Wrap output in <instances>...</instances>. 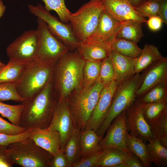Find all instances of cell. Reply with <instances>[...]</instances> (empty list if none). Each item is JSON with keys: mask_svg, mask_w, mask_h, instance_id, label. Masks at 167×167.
Listing matches in <instances>:
<instances>
[{"mask_svg": "<svg viewBox=\"0 0 167 167\" xmlns=\"http://www.w3.org/2000/svg\"><path fill=\"white\" fill-rule=\"evenodd\" d=\"M58 100L54 89L52 77L40 92L20 102L24 108L19 126L26 130L47 129Z\"/></svg>", "mask_w": 167, "mask_h": 167, "instance_id": "1", "label": "cell"}, {"mask_svg": "<svg viewBox=\"0 0 167 167\" xmlns=\"http://www.w3.org/2000/svg\"><path fill=\"white\" fill-rule=\"evenodd\" d=\"M85 62L75 49L66 53L54 64L53 83L59 98H66L74 91L82 88Z\"/></svg>", "mask_w": 167, "mask_h": 167, "instance_id": "2", "label": "cell"}, {"mask_svg": "<svg viewBox=\"0 0 167 167\" xmlns=\"http://www.w3.org/2000/svg\"><path fill=\"white\" fill-rule=\"evenodd\" d=\"M104 85L98 79L90 88L75 90L66 98L77 129L80 131L84 130Z\"/></svg>", "mask_w": 167, "mask_h": 167, "instance_id": "3", "label": "cell"}, {"mask_svg": "<svg viewBox=\"0 0 167 167\" xmlns=\"http://www.w3.org/2000/svg\"><path fill=\"white\" fill-rule=\"evenodd\" d=\"M6 152L14 165L23 167H49L53 157L29 138L9 144Z\"/></svg>", "mask_w": 167, "mask_h": 167, "instance_id": "4", "label": "cell"}, {"mask_svg": "<svg viewBox=\"0 0 167 167\" xmlns=\"http://www.w3.org/2000/svg\"><path fill=\"white\" fill-rule=\"evenodd\" d=\"M54 64L35 61L25 64L16 83L17 92L22 99L31 97L45 86L52 77Z\"/></svg>", "mask_w": 167, "mask_h": 167, "instance_id": "5", "label": "cell"}, {"mask_svg": "<svg viewBox=\"0 0 167 167\" xmlns=\"http://www.w3.org/2000/svg\"><path fill=\"white\" fill-rule=\"evenodd\" d=\"M104 9L103 0H91L71 13L68 21L78 42L84 41L94 32Z\"/></svg>", "mask_w": 167, "mask_h": 167, "instance_id": "6", "label": "cell"}, {"mask_svg": "<svg viewBox=\"0 0 167 167\" xmlns=\"http://www.w3.org/2000/svg\"><path fill=\"white\" fill-rule=\"evenodd\" d=\"M142 73L133 76L119 83L115 93L110 107L102 126L107 128L113 119L131 106L136 99V93L143 79Z\"/></svg>", "mask_w": 167, "mask_h": 167, "instance_id": "7", "label": "cell"}, {"mask_svg": "<svg viewBox=\"0 0 167 167\" xmlns=\"http://www.w3.org/2000/svg\"><path fill=\"white\" fill-rule=\"evenodd\" d=\"M37 23L38 39L34 61L43 64H54L70 50L50 32L43 21L37 18Z\"/></svg>", "mask_w": 167, "mask_h": 167, "instance_id": "8", "label": "cell"}, {"mask_svg": "<svg viewBox=\"0 0 167 167\" xmlns=\"http://www.w3.org/2000/svg\"><path fill=\"white\" fill-rule=\"evenodd\" d=\"M28 7L30 12L43 21L50 32L70 50L76 49L78 42L70 23H64L59 20L41 3L36 6L29 4Z\"/></svg>", "mask_w": 167, "mask_h": 167, "instance_id": "9", "label": "cell"}, {"mask_svg": "<svg viewBox=\"0 0 167 167\" xmlns=\"http://www.w3.org/2000/svg\"><path fill=\"white\" fill-rule=\"evenodd\" d=\"M36 30L25 31L10 44L6 49L9 59L26 64L35 60L38 43Z\"/></svg>", "mask_w": 167, "mask_h": 167, "instance_id": "10", "label": "cell"}, {"mask_svg": "<svg viewBox=\"0 0 167 167\" xmlns=\"http://www.w3.org/2000/svg\"><path fill=\"white\" fill-rule=\"evenodd\" d=\"M47 129L59 132L61 139L60 150L64 151L67 140L78 129L66 98H59L51 123Z\"/></svg>", "mask_w": 167, "mask_h": 167, "instance_id": "11", "label": "cell"}, {"mask_svg": "<svg viewBox=\"0 0 167 167\" xmlns=\"http://www.w3.org/2000/svg\"><path fill=\"white\" fill-rule=\"evenodd\" d=\"M119 84L118 82L114 80L104 85L101 92L97 103L84 130L91 129L96 132L97 130L109 109Z\"/></svg>", "mask_w": 167, "mask_h": 167, "instance_id": "12", "label": "cell"}, {"mask_svg": "<svg viewBox=\"0 0 167 167\" xmlns=\"http://www.w3.org/2000/svg\"><path fill=\"white\" fill-rule=\"evenodd\" d=\"M126 110V126L129 134L142 140L145 143L153 139L150 126L143 117L138 99Z\"/></svg>", "mask_w": 167, "mask_h": 167, "instance_id": "13", "label": "cell"}, {"mask_svg": "<svg viewBox=\"0 0 167 167\" xmlns=\"http://www.w3.org/2000/svg\"><path fill=\"white\" fill-rule=\"evenodd\" d=\"M127 112L125 110L116 117L108 128L106 135L99 143L102 150L106 148L115 147L129 152L126 145V120Z\"/></svg>", "mask_w": 167, "mask_h": 167, "instance_id": "14", "label": "cell"}, {"mask_svg": "<svg viewBox=\"0 0 167 167\" xmlns=\"http://www.w3.org/2000/svg\"><path fill=\"white\" fill-rule=\"evenodd\" d=\"M110 42L101 38L88 37L78 42L76 49L85 61H102L109 57Z\"/></svg>", "mask_w": 167, "mask_h": 167, "instance_id": "15", "label": "cell"}, {"mask_svg": "<svg viewBox=\"0 0 167 167\" xmlns=\"http://www.w3.org/2000/svg\"><path fill=\"white\" fill-rule=\"evenodd\" d=\"M142 72L143 77L136 93V97L138 98L156 84L167 80V58L163 57Z\"/></svg>", "mask_w": 167, "mask_h": 167, "instance_id": "16", "label": "cell"}, {"mask_svg": "<svg viewBox=\"0 0 167 167\" xmlns=\"http://www.w3.org/2000/svg\"><path fill=\"white\" fill-rule=\"evenodd\" d=\"M104 9L121 22L134 21L142 23L147 20L137 12L127 0H103Z\"/></svg>", "mask_w": 167, "mask_h": 167, "instance_id": "17", "label": "cell"}, {"mask_svg": "<svg viewBox=\"0 0 167 167\" xmlns=\"http://www.w3.org/2000/svg\"><path fill=\"white\" fill-rule=\"evenodd\" d=\"M29 130V138L53 156L60 152L61 139L59 132L39 128Z\"/></svg>", "mask_w": 167, "mask_h": 167, "instance_id": "18", "label": "cell"}, {"mask_svg": "<svg viewBox=\"0 0 167 167\" xmlns=\"http://www.w3.org/2000/svg\"><path fill=\"white\" fill-rule=\"evenodd\" d=\"M125 22L116 19L104 9L101 14L95 30L89 37L101 38L111 42L116 37L117 32Z\"/></svg>", "mask_w": 167, "mask_h": 167, "instance_id": "19", "label": "cell"}, {"mask_svg": "<svg viewBox=\"0 0 167 167\" xmlns=\"http://www.w3.org/2000/svg\"><path fill=\"white\" fill-rule=\"evenodd\" d=\"M114 69L115 80L119 83L131 78L135 73L134 58L117 52L112 48L109 56Z\"/></svg>", "mask_w": 167, "mask_h": 167, "instance_id": "20", "label": "cell"}, {"mask_svg": "<svg viewBox=\"0 0 167 167\" xmlns=\"http://www.w3.org/2000/svg\"><path fill=\"white\" fill-rule=\"evenodd\" d=\"M129 153L117 147L106 148L102 149L96 167H125L124 161Z\"/></svg>", "mask_w": 167, "mask_h": 167, "instance_id": "21", "label": "cell"}, {"mask_svg": "<svg viewBox=\"0 0 167 167\" xmlns=\"http://www.w3.org/2000/svg\"><path fill=\"white\" fill-rule=\"evenodd\" d=\"M142 49L140 55L134 59L135 74L140 73L152 64L163 57L158 47L154 45L145 44Z\"/></svg>", "mask_w": 167, "mask_h": 167, "instance_id": "22", "label": "cell"}, {"mask_svg": "<svg viewBox=\"0 0 167 167\" xmlns=\"http://www.w3.org/2000/svg\"><path fill=\"white\" fill-rule=\"evenodd\" d=\"M126 145L128 151L136 156L143 167H149L151 165L148 159L147 144L143 140L131 135L127 131Z\"/></svg>", "mask_w": 167, "mask_h": 167, "instance_id": "23", "label": "cell"}, {"mask_svg": "<svg viewBox=\"0 0 167 167\" xmlns=\"http://www.w3.org/2000/svg\"><path fill=\"white\" fill-rule=\"evenodd\" d=\"M147 144L148 157L150 163L157 167L167 166V148L157 140H150Z\"/></svg>", "mask_w": 167, "mask_h": 167, "instance_id": "24", "label": "cell"}, {"mask_svg": "<svg viewBox=\"0 0 167 167\" xmlns=\"http://www.w3.org/2000/svg\"><path fill=\"white\" fill-rule=\"evenodd\" d=\"M101 139L93 130L80 131L81 157L102 150L99 145Z\"/></svg>", "mask_w": 167, "mask_h": 167, "instance_id": "25", "label": "cell"}, {"mask_svg": "<svg viewBox=\"0 0 167 167\" xmlns=\"http://www.w3.org/2000/svg\"><path fill=\"white\" fill-rule=\"evenodd\" d=\"M143 23L134 21L126 22L118 31L116 37L137 43L144 36L142 29Z\"/></svg>", "mask_w": 167, "mask_h": 167, "instance_id": "26", "label": "cell"}, {"mask_svg": "<svg viewBox=\"0 0 167 167\" xmlns=\"http://www.w3.org/2000/svg\"><path fill=\"white\" fill-rule=\"evenodd\" d=\"M25 64L9 59L6 64L0 68V83L17 82Z\"/></svg>", "mask_w": 167, "mask_h": 167, "instance_id": "27", "label": "cell"}, {"mask_svg": "<svg viewBox=\"0 0 167 167\" xmlns=\"http://www.w3.org/2000/svg\"><path fill=\"white\" fill-rule=\"evenodd\" d=\"M137 99L143 103H167V80L156 84Z\"/></svg>", "mask_w": 167, "mask_h": 167, "instance_id": "28", "label": "cell"}, {"mask_svg": "<svg viewBox=\"0 0 167 167\" xmlns=\"http://www.w3.org/2000/svg\"><path fill=\"white\" fill-rule=\"evenodd\" d=\"M112 48L123 55L133 58L138 57L142 49L137 43L123 38L115 37L111 42Z\"/></svg>", "mask_w": 167, "mask_h": 167, "instance_id": "29", "label": "cell"}, {"mask_svg": "<svg viewBox=\"0 0 167 167\" xmlns=\"http://www.w3.org/2000/svg\"><path fill=\"white\" fill-rule=\"evenodd\" d=\"M64 152L71 167L73 163L81 158L80 130H76L67 140Z\"/></svg>", "mask_w": 167, "mask_h": 167, "instance_id": "30", "label": "cell"}, {"mask_svg": "<svg viewBox=\"0 0 167 167\" xmlns=\"http://www.w3.org/2000/svg\"><path fill=\"white\" fill-rule=\"evenodd\" d=\"M102 61H85L83 71L82 88L88 89L98 80Z\"/></svg>", "mask_w": 167, "mask_h": 167, "instance_id": "31", "label": "cell"}, {"mask_svg": "<svg viewBox=\"0 0 167 167\" xmlns=\"http://www.w3.org/2000/svg\"><path fill=\"white\" fill-rule=\"evenodd\" d=\"M149 126L153 139L167 148V109Z\"/></svg>", "mask_w": 167, "mask_h": 167, "instance_id": "32", "label": "cell"}, {"mask_svg": "<svg viewBox=\"0 0 167 167\" xmlns=\"http://www.w3.org/2000/svg\"><path fill=\"white\" fill-rule=\"evenodd\" d=\"M139 103L143 117L149 125L153 123L162 113L167 109V103Z\"/></svg>", "mask_w": 167, "mask_h": 167, "instance_id": "33", "label": "cell"}, {"mask_svg": "<svg viewBox=\"0 0 167 167\" xmlns=\"http://www.w3.org/2000/svg\"><path fill=\"white\" fill-rule=\"evenodd\" d=\"M24 108L20 103L18 105H12L5 104L0 101V114L2 116L7 118L11 123L19 126L20 116Z\"/></svg>", "mask_w": 167, "mask_h": 167, "instance_id": "34", "label": "cell"}, {"mask_svg": "<svg viewBox=\"0 0 167 167\" xmlns=\"http://www.w3.org/2000/svg\"><path fill=\"white\" fill-rule=\"evenodd\" d=\"M45 4L44 8L49 11L53 10L58 14L61 21L68 23V19L71 13L66 7L65 0H42Z\"/></svg>", "mask_w": 167, "mask_h": 167, "instance_id": "35", "label": "cell"}, {"mask_svg": "<svg viewBox=\"0 0 167 167\" xmlns=\"http://www.w3.org/2000/svg\"><path fill=\"white\" fill-rule=\"evenodd\" d=\"M16 83H0V101L11 100L21 102L24 100L17 92Z\"/></svg>", "mask_w": 167, "mask_h": 167, "instance_id": "36", "label": "cell"}, {"mask_svg": "<svg viewBox=\"0 0 167 167\" xmlns=\"http://www.w3.org/2000/svg\"><path fill=\"white\" fill-rule=\"evenodd\" d=\"M115 72L109 57L102 61L98 79L105 85L115 80Z\"/></svg>", "mask_w": 167, "mask_h": 167, "instance_id": "37", "label": "cell"}, {"mask_svg": "<svg viewBox=\"0 0 167 167\" xmlns=\"http://www.w3.org/2000/svg\"><path fill=\"white\" fill-rule=\"evenodd\" d=\"M160 0H146L140 6L134 8L144 18L158 16Z\"/></svg>", "mask_w": 167, "mask_h": 167, "instance_id": "38", "label": "cell"}, {"mask_svg": "<svg viewBox=\"0 0 167 167\" xmlns=\"http://www.w3.org/2000/svg\"><path fill=\"white\" fill-rule=\"evenodd\" d=\"M102 152V150L81 157L71 167H96Z\"/></svg>", "mask_w": 167, "mask_h": 167, "instance_id": "39", "label": "cell"}, {"mask_svg": "<svg viewBox=\"0 0 167 167\" xmlns=\"http://www.w3.org/2000/svg\"><path fill=\"white\" fill-rule=\"evenodd\" d=\"M26 130L19 126L10 123L0 116V133L7 135H16L21 134Z\"/></svg>", "mask_w": 167, "mask_h": 167, "instance_id": "40", "label": "cell"}, {"mask_svg": "<svg viewBox=\"0 0 167 167\" xmlns=\"http://www.w3.org/2000/svg\"><path fill=\"white\" fill-rule=\"evenodd\" d=\"M29 131L16 135H7L0 133V145L7 146L15 142L19 141L29 138Z\"/></svg>", "mask_w": 167, "mask_h": 167, "instance_id": "41", "label": "cell"}, {"mask_svg": "<svg viewBox=\"0 0 167 167\" xmlns=\"http://www.w3.org/2000/svg\"><path fill=\"white\" fill-rule=\"evenodd\" d=\"M49 167H71L64 151H61L53 156Z\"/></svg>", "mask_w": 167, "mask_h": 167, "instance_id": "42", "label": "cell"}, {"mask_svg": "<svg viewBox=\"0 0 167 167\" xmlns=\"http://www.w3.org/2000/svg\"><path fill=\"white\" fill-rule=\"evenodd\" d=\"M6 147L0 145V167H12L14 165L6 153Z\"/></svg>", "mask_w": 167, "mask_h": 167, "instance_id": "43", "label": "cell"}, {"mask_svg": "<svg viewBox=\"0 0 167 167\" xmlns=\"http://www.w3.org/2000/svg\"><path fill=\"white\" fill-rule=\"evenodd\" d=\"M124 164L125 167H143L140 160L135 156L129 153L126 158Z\"/></svg>", "mask_w": 167, "mask_h": 167, "instance_id": "44", "label": "cell"}, {"mask_svg": "<svg viewBox=\"0 0 167 167\" xmlns=\"http://www.w3.org/2000/svg\"><path fill=\"white\" fill-rule=\"evenodd\" d=\"M149 18L146 22L149 28L151 30L156 31L161 29L163 22L158 16H152Z\"/></svg>", "mask_w": 167, "mask_h": 167, "instance_id": "45", "label": "cell"}, {"mask_svg": "<svg viewBox=\"0 0 167 167\" xmlns=\"http://www.w3.org/2000/svg\"><path fill=\"white\" fill-rule=\"evenodd\" d=\"M158 16L167 24V0H160Z\"/></svg>", "mask_w": 167, "mask_h": 167, "instance_id": "46", "label": "cell"}, {"mask_svg": "<svg viewBox=\"0 0 167 167\" xmlns=\"http://www.w3.org/2000/svg\"><path fill=\"white\" fill-rule=\"evenodd\" d=\"M134 7H137L146 0H127Z\"/></svg>", "mask_w": 167, "mask_h": 167, "instance_id": "47", "label": "cell"}, {"mask_svg": "<svg viewBox=\"0 0 167 167\" xmlns=\"http://www.w3.org/2000/svg\"><path fill=\"white\" fill-rule=\"evenodd\" d=\"M6 9V6L4 5L2 0H0V18L3 16Z\"/></svg>", "mask_w": 167, "mask_h": 167, "instance_id": "48", "label": "cell"}, {"mask_svg": "<svg viewBox=\"0 0 167 167\" xmlns=\"http://www.w3.org/2000/svg\"><path fill=\"white\" fill-rule=\"evenodd\" d=\"M6 65V64L3 63L0 61V67L4 66Z\"/></svg>", "mask_w": 167, "mask_h": 167, "instance_id": "49", "label": "cell"}, {"mask_svg": "<svg viewBox=\"0 0 167 167\" xmlns=\"http://www.w3.org/2000/svg\"></svg>", "mask_w": 167, "mask_h": 167, "instance_id": "50", "label": "cell"}]
</instances>
